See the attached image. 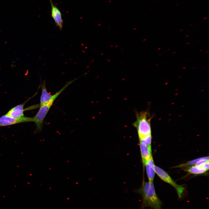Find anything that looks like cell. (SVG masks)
Here are the masks:
<instances>
[{
  "label": "cell",
  "mask_w": 209,
  "mask_h": 209,
  "mask_svg": "<svg viewBox=\"0 0 209 209\" xmlns=\"http://www.w3.org/2000/svg\"><path fill=\"white\" fill-rule=\"evenodd\" d=\"M136 192L142 197L141 209L147 207L153 209H161L162 203L156 193L153 182H143Z\"/></svg>",
  "instance_id": "obj_1"
},
{
  "label": "cell",
  "mask_w": 209,
  "mask_h": 209,
  "mask_svg": "<svg viewBox=\"0 0 209 209\" xmlns=\"http://www.w3.org/2000/svg\"><path fill=\"white\" fill-rule=\"evenodd\" d=\"M136 120L133 124L137 130L139 139L151 134L150 118L147 111L136 113Z\"/></svg>",
  "instance_id": "obj_2"
},
{
  "label": "cell",
  "mask_w": 209,
  "mask_h": 209,
  "mask_svg": "<svg viewBox=\"0 0 209 209\" xmlns=\"http://www.w3.org/2000/svg\"><path fill=\"white\" fill-rule=\"evenodd\" d=\"M60 93V92L58 91L53 95V98L49 102L45 105L39 106V109L38 112L36 115L33 117V122H35L36 125L35 131L36 132H39L42 131L44 120L46 116L54 101Z\"/></svg>",
  "instance_id": "obj_3"
},
{
  "label": "cell",
  "mask_w": 209,
  "mask_h": 209,
  "mask_svg": "<svg viewBox=\"0 0 209 209\" xmlns=\"http://www.w3.org/2000/svg\"><path fill=\"white\" fill-rule=\"evenodd\" d=\"M155 173L162 180L172 186L176 190L178 197L181 198L185 188L183 186L176 183L164 170L158 166L155 165Z\"/></svg>",
  "instance_id": "obj_4"
},
{
  "label": "cell",
  "mask_w": 209,
  "mask_h": 209,
  "mask_svg": "<svg viewBox=\"0 0 209 209\" xmlns=\"http://www.w3.org/2000/svg\"><path fill=\"white\" fill-rule=\"evenodd\" d=\"M33 122V117L24 116L18 118H12L6 114L0 117V127L10 126L25 122Z\"/></svg>",
  "instance_id": "obj_5"
},
{
  "label": "cell",
  "mask_w": 209,
  "mask_h": 209,
  "mask_svg": "<svg viewBox=\"0 0 209 209\" xmlns=\"http://www.w3.org/2000/svg\"><path fill=\"white\" fill-rule=\"evenodd\" d=\"M31 98H29L23 103L12 108L6 114L8 116L15 118H18L24 117V111L34 109L37 107V106L35 105L32 107H28L26 109H24L25 105Z\"/></svg>",
  "instance_id": "obj_6"
},
{
  "label": "cell",
  "mask_w": 209,
  "mask_h": 209,
  "mask_svg": "<svg viewBox=\"0 0 209 209\" xmlns=\"http://www.w3.org/2000/svg\"><path fill=\"white\" fill-rule=\"evenodd\" d=\"M51 7V16L55 24L60 30H61L63 25V21L61 12L57 7L53 3L52 0H49Z\"/></svg>",
  "instance_id": "obj_7"
},
{
  "label": "cell",
  "mask_w": 209,
  "mask_h": 209,
  "mask_svg": "<svg viewBox=\"0 0 209 209\" xmlns=\"http://www.w3.org/2000/svg\"><path fill=\"white\" fill-rule=\"evenodd\" d=\"M139 142L142 161L143 165H145L146 162L152 156L151 148L142 142L139 141Z\"/></svg>",
  "instance_id": "obj_8"
},
{
  "label": "cell",
  "mask_w": 209,
  "mask_h": 209,
  "mask_svg": "<svg viewBox=\"0 0 209 209\" xmlns=\"http://www.w3.org/2000/svg\"><path fill=\"white\" fill-rule=\"evenodd\" d=\"M152 156L146 162L145 165V166L147 176L150 182H153L155 172L154 167L155 166Z\"/></svg>",
  "instance_id": "obj_9"
},
{
  "label": "cell",
  "mask_w": 209,
  "mask_h": 209,
  "mask_svg": "<svg viewBox=\"0 0 209 209\" xmlns=\"http://www.w3.org/2000/svg\"><path fill=\"white\" fill-rule=\"evenodd\" d=\"M42 93L40 98V103L39 107L45 105L49 102L53 97L48 92L46 86L45 81H44L42 84Z\"/></svg>",
  "instance_id": "obj_10"
},
{
  "label": "cell",
  "mask_w": 209,
  "mask_h": 209,
  "mask_svg": "<svg viewBox=\"0 0 209 209\" xmlns=\"http://www.w3.org/2000/svg\"><path fill=\"white\" fill-rule=\"evenodd\" d=\"M185 171L192 174H200L205 173L207 171L201 166L194 165L187 167Z\"/></svg>",
  "instance_id": "obj_11"
},
{
  "label": "cell",
  "mask_w": 209,
  "mask_h": 209,
  "mask_svg": "<svg viewBox=\"0 0 209 209\" xmlns=\"http://www.w3.org/2000/svg\"><path fill=\"white\" fill-rule=\"evenodd\" d=\"M200 158L194 159L187 162L183 163L175 166L176 168H183L188 167L192 166L195 165L199 160Z\"/></svg>",
  "instance_id": "obj_12"
},
{
  "label": "cell",
  "mask_w": 209,
  "mask_h": 209,
  "mask_svg": "<svg viewBox=\"0 0 209 209\" xmlns=\"http://www.w3.org/2000/svg\"><path fill=\"white\" fill-rule=\"evenodd\" d=\"M139 139V141L144 143L149 147L151 148V144L152 141L151 134L148 135L141 139Z\"/></svg>",
  "instance_id": "obj_13"
},
{
  "label": "cell",
  "mask_w": 209,
  "mask_h": 209,
  "mask_svg": "<svg viewBox=\"0 0 209 209\" xmlns=\"http://www.w3.org/2000/svg\"><path fill=\"white\" fill-rule=\"evenodd\" d=\"M201 166L205 169L207 171H208L209 170V161L202 165Z\"/></svg>",
  "instance_id": "obj_14"
}]
</instances>
